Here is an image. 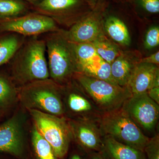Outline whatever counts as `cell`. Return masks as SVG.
<instances>
[{"label": "cell", "instance_id": "obj_4", "mask_svg": "<svg viewBox=\"0 0 159 159\" xmlns=\"http://www.w3.org/2000/svg\"><path fill=\"white\" fill-rule=\"evenodd\" d=\"M73 80L102 114L121 108L132 96L126 87L80 73Z\"/></svg>", "mask_w": 159, "mask_h": 159}, {"label": "cell", "instance_id": "obj_31", "mask_svg": "<svg viewBox=\"0 0 159 159\" xmlns=\"http://www.w3.org/2000/svg\"><path fill=\"white\" fill-rule=\"evenodd\" d=\"M86 1L89 3L90 5L94 9L95 6L98 4V2H99L100 1H102V0H86Z\"/></svg>", "mask_w": 159, "mask_h": 159}, {"label": "cell", "instance_id": "obj_25", "mask_svg": "<svg viewBox=\"0 0 159 159\" xmlns=\"http://www.w3.org/2000/svg\"><path fill=\"white\" fill-rule=\"evenodd\" d=\"M144 45L145 48L151 49L159 45V28L154 26L150 28L145 34Z\"/></svg>", "mask_w": 159, "mask_h": 159}, {"label": "cell", "instance_id": "obj_30", "mask_svg": "<svg viewBox=\"0 0 159 159\" xmlns=\"http://www.w3.org/2000/svg\"><path fill=\"white\" fill-rule=\"evenodd\" d=\"M25 2H28L31 4L33 6H36L41 2L42 0H20Z\"/></svg>", "mask_w": 159, "mask_h": 159}, {"label": "cell", "instance_id": "obj_24", "mask_svg": "<svg viewBox=\"0 0 159 159\" xmlns=\"http://www.w3.org/2000/svg\"><path fill=\"white\" fill-rule=\"evenodd\" d=\"M146 159H159V135L150 138L144 150Z\"/></svg>", "mask_w": 159, "mask_h": 159}, {"label": "cell", "instance_id": "obj_2", "mask_svg": "<svg viewBox=\"0 0 159 159\" xmlns=\"http://www.w3.org/2000/svg\"><path fill=\"white\" fill-rule=\"evenodd\" d=\"M44 40L50 78L59 85H66L77 72L74 43L60 29L48 33Z\"/></svg>", "mask_w": 159, "mask_h": 159}, {"label": "cell", "instance_id": "obj_8", "mask_svg": "<svg viewBox=\"0 0 159 159\" xmlns=\"http://www.w3.org/2000/svg\"><path fill=\"white\" fill-rule=\"evenodd\" d=\"M59 29L57 23L51 18L36 12L11 19L0 20V34L10 32L26 37H32Z\"/></svg>", "mask_w": 159, "mask_h": 159}, {"label": "cell", "instance_id": "obj_16", "mask_svg": "<svg viewBox=\"0 0 159 159\" xmlns=\"http://www.w3.org/2000/svg\"><path fill=\"white\" fill-rule=\"evenodd\" d=\"M140 58L131 53H121L111 65L112 78L118 85L126 87L134 68Z\"/></svg>", "mask_w": 159, "mask_h": 159}, {"label": "cell", "instance_id": "obj_26", "mask_svg": "<svg viewBox=\"0 0 159 159\" xmlns=\"http://www.w3.org/2000/svg\"><path fill=\"white\" fill-rule=\"evenodd\" d=\"M140 6L144 10L151 13H158L159 0H138Z\"/></svg>", "mask_w": 159, "mask_h": 159}, {"label": "cell", "instance_id": "obj_12", "mask_svg": "<svg viewBox=\"0 0 159 159\" xmlns=\"http://www.w3.org/2000/svg\"><path fill=\"white\" fill-rule=\"evenodd\" d=\"M24 135L21 119L14 115L0 125V151L16 156L21 155Z\"/></svg>", "mask_w": 159, "mask_h": 159}, {"label": "cell", "instance_id": "obj_32", "mask_svg": "<svg viewBox=\"0 0 159 159\" xmlns=\"http://www.w3.org/2000/svg\"><path fill=\"white\" fill-rule=\"evenodd\" d=\"M71 159H81V158L78 155L75 154L72 157Z\"/></svg>", "mask_w": 159, "mask_h": 159}, {"label": "cell", "instance_id": "obj_18", "mask_svg": "<svg viewBox=\"0 0 159 159\" xmlns=\"http://www.w3.org/2000/svg\"><path fill=\"white\" fill-rule=\"evenodd\" d=\"M77 73L117 84L111 76L110 64L103 60L99 56L89 62L78 67Z\"/></svg>", "mask_w": 159, "mask_h": 159}, {"label": "cell", "instance_id": "obj_15", "mask_svg": "<svg viewBox=\"0 0 159 159\" xmlns=\"http://www.w3.org/2000/svg\"><path fill=\"white\" fill-rule=\"evenodd\" d=\"M100 153L105 159H146L144 152L122 144L109 135L103 137Z\"/></svg>", "mask_w": 159, "mask_h": 159}, {"label": "cell", "instance_id": "obj_3", "mask_svg": "<svg viewBox=\"0 0 159 159\" xmlns=\"http://www.w3.org/2000/svg\"><path fill=\"white\" fill-rule=\"evenodd\" d=\"M18 98L29 110L41 111L57 116L64 117V86L51 78L36 80L20 86Z\"/></svg>", "mask_w": 159, "mask_h": 159}, {"label": "cell", "instance_id": "obj_5", "mask_svg": "<svg viewBox=\"0 0 159 159\" xmlns=\"http://www.w3.org/2000/svg\"><path fill=\"white\" fill-rule=\"evenodd\" d=\"M98 123L102 135L110 136L118 142L143 152L150 139L122 107L102 114Z\"/></svg>", "mask_w": 159, "mask_h": 159}, {"label": "cell", "instance_id": "obj_19", "mask_svg": "<svg viewBox=\"0 0 159 159\" xmlns=\"http://www.w3.org/2000/svg\"><path fill=\"white\" fill-rule=\"evenodd\" d=\"M104 28L107 34L113 40L122 45L128 46L131 42L130 35L123 21L116 16L107 19Z\"/></svg>", "mask_w": 159, "mask_h": 159}, {"label": "cell", "instance_id": "obj_14", "mask_svg": "<svg viewBox=\"0 0 159 159\" xmlns=\"http://www.w3.org/2000/svg\"><path fill=\"white\" fill-rule=\"evenodd\" d=\"M156 87H159L158 66L145 63L137 64L126 86L132 95L146 93Z\"/></svg>", "mask_w": 159, "mask_h": 159}, {"label": "cell", "instance_id": "obj_1", "mask_svg": "<svg viewBox=\"0 0 159 159\" xmlns=\"http://www.w3.org/2000/svg\"><path fill=\"white\" fill-rule=\"evenodd\" d=\"M10 61L11 79L20 87L50 78L44 39H26Z\"/></svg>", "mask_w": 159, "mask_h": 159}, {"label": "cell", "instance_id": "obj_29", "mask_svg": "<svg viewBox=\"0 0 159 159\" xmlns=\"http://www.w3.org/2000/svg\"><path fill=\"white\" fill-rule=\"evenodd\" d=\"M88 159H105L99 152H93L89 154Z\"/></svg>", "mask_w": 159, "mask_h": 159}, {"label": "cell", "instance_id": "obj_17", "mask_svg": "<svg viewBox=\"0 0 159 159\" xmlns=\"http://www.w3.org/2000/svg\"><path fill=\"white\" fill-rule=\"evenodd\" d=\"M26 39L16 33L0 34V66L11 61Z\"/></svg>", "mask_w": 159, "mask_h": 159}, {"label": "cell", "instance_id": "obj_21", "mask_svg": "<svg viewBox=\"0 0 159 159\" xmlns=\"http://www.w3.org/2000/svg\"><path fill=\"white\" fill-rule=\"evenodd\" d=\"M18 89L11 79L0 74V110L10 106L18 98Z\"/></svg>", "mask_w": 159, "mask_h": 159}, {"label": "cell", "instance_id": "obj_7", "mask_svg": "<svg viewBox=\"0 0 159 159\" xmlns=\"http://www.w3.org/2000/svg\"><path fill=\"white\" fill-rule=\"evenodd\" d=\"M33 7L35 12L51 18L57 24L71 26L93 9L86 0H42Z\"/></svg>", "mask_w": 159, "mask_h": 159}, {"label": "cell", "instance_id": "obj_27", "mask_svg": "<svg viewBox=\"0 0 159 159\" xmlns=\"http://www.w3.org/2000/svg\"><path fill=\"white\" fill-rule=\"evenodd\" d=\"M145 63L152 64L157 66L159 64V52L157 51L156 53L149 55L148 57L140 59L139 63Z\"/></svg>", "mask_w": 159, "mask_h": 159}, {"label": "cell", "instance_id": "obj_13", "mask_svg": "<svg viewBox=\"0 0 159 159\" xmlns=\"http://www.w3.org/2000/svg\"><path fill=\"white\" fill-rule=\"evenodd\" d=\"M101 18L97 12L92 11L66 31L68 39L74 43H91L103 35Z\"/></svg>", "mask_w": 159, "mask_h": 159}, {"label": "cell", "instance_id": "obj_10", "mask_svg": "<svg viewBox=\"0 0 159 159\" xmlns=\"http://www.w3.org/2000/svg\"><path fill=\"white\" fill-rule=\"evenodd\" d=\"M77 84L72 81L64 86V102L65 114L73 116L71 119H85L98 121L102 113Z\"/></svg>", "mask_w": 159, "mask_h": 159}, {"label": "cell", "instance_id": "obj_28", "mask_svg": "<svg viewBox=\"0 0 159 159\" xmlns=\"http://www.w3.org/2000/svg\"><path fill=\"white\" fill-rule=\"evenodd\" d=\"M148 97L159 104V87L152 88L147 92Z\"/></svg>", "mask_w": 159, "mask_h": 159}, {"label": "cell", "instance_id": "obj_20", "mask_svg": "<svg viewBox=\"0 0 159 159\" xmlns=\"http://www.w3.org/2000/svg\"><path fill=\"white\" fill-rule=\"evenodd\" d=\"M29 8L20 0H0V20L11 19L29 13Z\"/></svg>", "mask_w": 159, "mask_h": 159}, {"label": "cell", "instance_id": "obj_33", "mask_svg": "<svg viewBox=\"0 0 159 159\" xmlns=\"http://www.w3.org/2000/svg\"><path fill=\"white\" fill-rule=\"evenodd\" d=\"M1 110H0V113H1Z\"/></svg>", "mask_w": 159, "mask_h": 159}, {"label": "cell", "instance_id": "obj_6", "mask_svg": "<svg viewBox=\"0 0 159 159\" xmlns=\"http://www.w3.org/2000/svg\"><path fill=\"white\" fill-rule=\"evenodd\" d=\"M29 113L39 133L51 145L55 157L65 156L73 139L68 120L36 110H29Z\"/></svg>", "mask_w": 159, "mask_h": 159}, {"label": "cell", "instance_id": "obj_11", "mask_svg": "<svg viewBox=\"0 0 159 159\" xmlns=\"http://www.w3.org/2000/svg\"><path fill=\"white\" fill-rule=\"evenodd\" d=\"M68 120L72 137L79 146L88 153L101 152L103 136L98 121L85 119Z\"/></svg>", "mask_w": 159, "mask_h": 159}, {"label": "cell", "instance_id": "obj_23", "mask_svg": "<svg viewBox=\"0 0 159 159\" xmlns=\"http://www.w3.org/2000/svg\"><path fill=\"white\" fill-rule=\"evenodd\" d=\"M31 140L39 159H56L57 157L51 145L39 133L34 125L32 130Z\"/></svg>", "mask_w": 159, "mask_h": 159}, {"label": "cell", "instance_id": "obj_9", "mask_svg": "<svg viewBox=\"0 0 159 159\" xmlns=\"http://www.w3.org/2000/svg\"><path fill=\"white\" fill-rule=\"evenodd\" d=\"M143 131H154L159 118V105L148 97L147 92L133 94L122 107Z\"/></svg>", "mask_w": 159, "mask_h": 159}, {"label": "cell", "instance_id": "obj_22", "mask_svg": "<svg viewBox=\"0 0 159 159\" xmlns=\"http://www.w3.org/2000/svg\"><path fill=\"white\" fill-rule=\"evenodd\" d=\"M91 43L102 59L110 65L122 53L117 46L107 39L104 34Z\"/></svg>", "mask_w": 159, "mask_h": 159}]
</instances>
